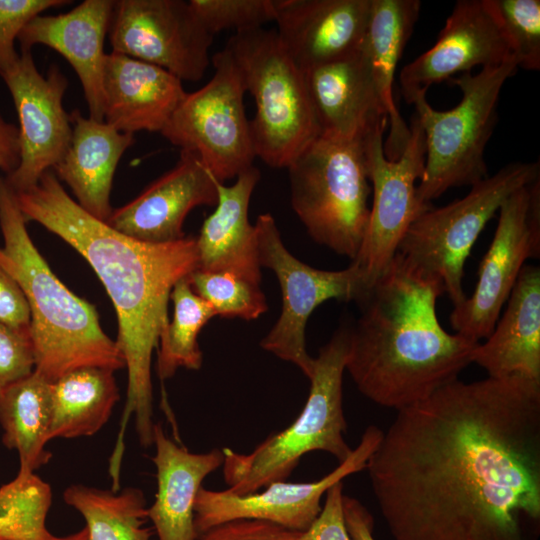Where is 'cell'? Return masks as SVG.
Wrapping results in <instances>:
<instances>
[{"label": "cell", "instance_id": "cell-28", "mask_svg": "<svg viewBox=\"0 0 540 540\" xmlns=\"http://www.w3.org/2000/svg\"><path fill=\"white\" fill-rule=\"evenodd\" d=\"M114 372L83 367L50 382L49 441L92 436L107 423L120 399Z\"/></svg>", "mask_w": 540, "mask_h": 540}, {"label": "cell", "instance_id": "cell-27", "mask_svg": "<svg viewBox=\"0 0 540 540\" xmlns=\"http://www.w3.org/2000/svg\"><path fill=\"white\" fill-rule=\"evenodd\" d=\"M421 9L419 0H372L364 40L372 77L390 131L383 143L384 154L396 160L410 137L393 97L394 78L404 48L414 30Z\"/></svg>", "mask_w": 540, "mask_h": 540}, {"label": "cell", "instance_id": "cell-30", "mask_svg": "<svg viewBox=\"0 0 540 540\" xmlns=\"http://www.w3.org/2000/svg\"><path fill=\"white\" fill-rule=\"evenodd\" d=\"M63 499L84 518L88 540H150L152 536L145 526L147 506L139 488L118 492L74 484L65 489Z\"/></svg>", "mask_w": 540, "mask_h": 540}, {"label": "cell", "instance_id": "cell-17", "mask_svg": "<svg viewBox=\"0 0 540 540\" xmlns=\"http://www.w3.org/2000/svg\"><path fill=\"white\" fill-rule=\"evenodd\" d=\"M218 182L198 155L181 150L173 168L133 200L113 209L105 222L113 229L147 243L181 240L186 237L183 223L189 212L198 206L216 205Z\"/></svg>", "mask_w": 540, "mask_h": 540}, {"label": "cell", "instance_id": "cell-8", "mask_svg": "<svg viewBox=\"0 0 540 540\" xmlns=\"http://www.w3.org/2000/svg\"><path fill=\"white\" fill-rule=\"evenodd\" d=\"M224 48L255 101L250 130L256 157L270 167L287 168L320 135L304 72L276 30L237 32Z\"/></svg>", "mask_w": 540, "mask_h": 540}, {"label": "cell", "instance_id": "cell-42", "mask_svg": "<svg viewBox=\"0 0 540 540\" xmlns=\"http://www.w3.org/2000/svg\"><path fill=\"white\" fill-rule=\"evenodd\" d=\"M20 162L18 127L7 122L0 113V170L12 173Z\"/></svg>", "mask_w": 540, "mask_h": 540}, {"label": "cell", "instance_id": "cell-12", "mask_svg": "<svg viewBox=\"0 0 540 540\" xmlns=\"http://www.w3.org/2000/svg\"><path fill=\"white\" fill-rule=\"evenodd\" d=\"M388 118L383 117L366 136V159L372 186V204L365 233L356 257L352 260L367 286L384 274L397 254L411 224L432 207L416 195L425 165V139L413 116L410 137L396 160L386 158L383 149Z\"/></svg>", "mask_w": 540, "mask_h": 540}, {"label": "cell", "instance_id": "cell-38", "mask_svg": "<svg viewBox=\"0 0 540 540\" xmlns=\"http://www.w3.org/2000/svg\"><path fill=\"white\" fill-rule=\"evenodd\" d=\"M343 489V481H339L326 491L321 512L296 540H351L344 520Z\"/></svg>", "mask_w": 540, "mask_h": 540}, {"label": "cell", "instance_id": "cell-2", "mask_svg": "<svg viewBox=\"0 0 540 540\" xmlns=\"http://www.w3.org/2000/svg\"><path fill=\"white\" fill-rule=\"evenodd\" d=\"M16 194L26 221H34L73 247L93 268L117 314V347L127 369V392L113 450L122 456L131 416L142 447L153 445L151 360L169 322L174 285L197 269L194 237L153 244L131 238L84 209L65 191L53 170Z\"/></svg>", "mask_w": 540, "mask_h": 540}, {"label": "cell", "instance_id": "cell-14", "mask_svg": "<svg viewBox=\"0 0 540 540\" xmlns=\"http://www.w3.org/2000/svg\"><path fill=\"white\" fill-rule=\"evenodd\" d=\"M107 35L112 51L161 67L181 81L200 80L210 65L214 36L189 1L114 0Z\"/></svg>", "mask_w": 540, "mask_h": 540}, {"label": "cell", "instance_id": "cell-16", "mask_svg": "<svg viewBox=\"0 0 540 540\" xmlns=\"http://www.w3.org/2000/svg\"><path fill=\"white\" fill-rule=\"evenodd\" d=\"M383 431L370 425L351 454L330 473L313 482L275 481L262 492L237 495L201 487L194 507L198 535L219 524L253 519L269 522L293 532L305 531L321 512V499L335 483L366 469Z\"/></svg>", "mask_w": 540, "mask_h": 540}, {"label": "cell", "instance_id": "cell-10", "mask_svg": "<svg viewBox=\"0 0 540 540\" xmlns=\"http://www.w3.org/2000/svg\"><path fill=\"white\" fill-rule=\"evenodd\" d=\"M212 63V78L186 93L160 133L181 150L198 155L224 183L253 166L256 155L242 75L226 48L213 56Z\"/></svg>", "mask_w": 540, "mask_h": 540}, {"label": "cell", "instance_id": "cell-9", "mask_svg": "<svg viewBox=\"0 0 540 540\" xmlns=\"http://www.w3.org/2000/svg\"><path fill=\"white\" fill-rule=\"evenodd\" d=\"M540 178L539 162H512L471 186L470 191L443 207L433 206L409 227L397 254L412 268L444 285L454 306L467 296L464 266L486 224L519 188Z\"/></svg>", "mask_w": 540, "mask_h": 540}, {"label": "cell", "instance_id": "cell-26", "mask_svg": "<svg viewBox=\"0 0 540 540\" xmlns=\"http://www.w3.org/2000/svg\"><path fill=\"white\" fill-rule=\"evenodd\" d=\"M70 120L71 142L53 172L70 187L82 209L105 222L113 210L114 174L122 155L134 143V134L84 117L79 109L70 113Z\"/></svg>", "mask_w": 540, "mask_h": 540}, {"label": "cell", "instance_id": "cell-6", "mask_svg": "<svg viewBox=\"0 0 540 540\" xmlns=\"http://www.w3.org/2000/svg\"><path fill=\"white\" fill-rule=\"evenodd\" d=\"M517 70L511 60L450 78L447 83L459 87L462 98L447 111L431 107L426 90L402 93L414 105L425 139L424 171L416 186L421 203L429 205L450 188L473 186L489 176L484 151L496 126L501 89Z\"/></svg>", "mask_w": 540, "mask_h": 540}, {"label": "cell", "instance_id": "cell-21", "mask_svg": "<svg viewBox=\"0 0 540 540\" xmlns=\"http://www.w3.org/2000/svg\"><path fill=\"white\" fill-rule=\"evenodd\" d=\"M102 91L104 122L131 134L161 132L187 93L167 70L114 51L105 57Z\"/></svg>", "mask_w": 540, "mask_h": 540}, {"label": "cell", "instance_id": "cell-36", "mask_svg": "<svg viewBox=\"0 0 540 540\" xmlns=\"http://www.w3.org/2000/svg\"><path fill=\"white\" fill-rule=\"evenodd\" d=\"M67 0H0V72L19 58L15 42L24 26L44 11L64 6Z\"/></svg>", "mask_w": 540, "mask_h": 540}, {"label": "cell", "instance_id": "cell-7", "mask_svg": "<svg viewBox=\"0 0 540 540\" xmlns=\"http://www.w3.org/2000/svg\"><path fill=\"white\" fill-rule=\"evenodd\" d=\"M368 132L355 138L319 135L287 167L291 204L310 237L351 260L370 211Z\"/></svg>", "mask_w": 540, "mask_h": 540}, {"label": "cell", "instance_id": "cell-5", "mask_svg": "<svg viewBox=\"0 0 540 540\" xmlns=\"http://www.w3.org/2000/svg\"><path fill=\"white\" fill-rule=\"evenodd\" d=\"M349 328L340 327L314 358L310 390L298 417L284 430L272 433L250 453L223 448V476L230 493L257 492L284 481L312 451H324L339 463L352 452L344 434L343 374L348 353Z\"/></svg>", "mask_w": 540, "mask_h": 540}, {"label": "cell", "instance_id": "cell-29", "mask_svg": "<svg viewBox=\"0 0 540 540\" xmlns=\"http://www.w3.org/2000/svg\"><path fill=\"white\" fill-rule=\"evenodd\" d=\"M50 422V382L37 371L0 389L2 442L17 451L19 471L35 472L52 457L45 449Z\"/></svg>", "mask_w": 540, "mask_h": 540}, {"label": "cell", "instance_id": "cell-34", "mask_svg": "<svg viewBox=\"0 0 540 540\" xmlns=\"http://www.w3.org/2000/svg\"><path fill=\"white\" fill-rule=\"evenodd\" d=\"M518 68L540 69V1L487 0Z\"/></svg>", "mask_w": 540, "mask_h": 540}, {"label": "cell", "instance_id": "cell-13", "mask_svg": "<svg viewBox=\"0 0 540 540\" xmlns=\"http://www.w3.org/2000/svg\"><path fill=\"white\" fill-rule=\"evenodd\" d=\"M498 214L475 290L450 314L455 333L476 342L492 333L525 262L540 257V178L512 193Z\"/></svg>", "mask_w": 540, "mask_h": 540}, {"label": "cell", "instance_id": "cell-22", "mask_svg": "<svg viewBox=\"0 0 540 540\" xmlns=\"http://www.w3.org/2000/svg\"><path fill=\"white\" fill-rule=\"evenodd\" d=\"M304 75L320 135L363 136L387 117L364 43L353 54L307 70Z\"/></svg>", "mask_w": 540, "mask_h": 540}, {"label": "cell", "instance_id": "cell-3", "mask_svg": "<svg viewBox=\"0 0 540 540\" xmlns=\"http://www.w3.org/2000/svg\"><path fill=\"white\" fill-rule=\"evenodd\" d=\"M445 293L436 277L422 274L396 254L358 303L349 328L345 370L361 394L396 411L425 400L458 379L479 342L448 333L436 313Z\"/></svg>", "mask_w": 540, "mask_h": 540}, {"label": "cell", "instance_id": "cell-25", "mask_svg": "<svg viewBox=\"0 0 540 540\" xmlns=\"http://www.w3.org/2000/svg\"><path fill=\"white\" fill-rule=\"evenodd\" d=\"M506 303L492 333L475 347L472 363L482 367L488 377L540 381L539 266H523Z\"/></svg>", "mask_w": 540, "mask_h": 540}, {"label": "cell", "instance_id": "cell-19", "mask_svg": "<svg viewBox=\"0 0 540 540\" xmlns=\"http://www.w3.org/2000/svg\"><path fill=\"white\" fill-rule=\"evenodd\" d=\"M278 37L303 71L359 50L372 0H273Z\"/></svg>", "mask_w": 540, "mask_h": 540}, {"label": "cell", "instance_id": "cell-41", "mask_svg": "<svg viewBox=\"0 0 540 540\" xmlns=\"http://www.w3.org/2000/svg\"><path fill=\"white\" fill-rule=\"evenodd\" d=\"M345 525L351 540H376L374 517L356 498L343 496Z\"/></svg>", "mask_w": 540, "mask_h": 540}, {"label": "cell", "instance_id": "cell-18", "mask_svg": "<svg viewBox=\"0 0 540 540\" xmlns=\"http://www.w3.org/2000/svg\"><path fill=\"white\" fill-rule=\"evenodd\" d=\"M511 60L508 41L487 0H459L435 44L401 70L402 93L427 91L457 73H471L476 66L494 67Z\"/></svg>", "mask_w": 540, "mask_h": 540}, {"label": "cell", "instance_id": "cell-31", "mask_svg": "<svg viewBox=\"0 0 540 540\" xmlns=\"http://www.w3.org/2000/svg\"><path fill=\"white\" fill-rule=\"evenodd\" d=\"M170 299L173 318L161 331L157 348L156 371L162 381L174 376L179 368H201L203 355L198 335L216 316L211 305L194 292L188 276L174 285Z\"/></svg>", "mask_w": 540, "mask_h": 540}, {"label": "cell", "instance_id": "cell-20", "mask_svg": "<svg viewBox=\"0 0 540 540\" xmlns=\"http://www.w3.org/2000/svg\"><path fill=\"white\" fill-rule=\"evenodd\" d=\"M114 0H85L66 13L38 15L21 30V51L45 45L61 54L76 72L89 109V117L104 121L102 74L104 41Z\"/></svg>", "mask_w": 540, "mask_h": 540}, {"label": "cell", "instance_id": "cell-15", "mask_svg": "<svg viewBox=\"0 0 540 540\" xmlns=\"http://www.w3.org/2000/svg\"><path fill=\"white\" fill-rule=\"evenodd\" d=\"M15 105L19 120L20 162L6 175L7 185L19 193L35 186L41 176L63 158L72 138L70 114L63 106L68 79L56 64L46 76L31 51L0 72Z\"/></svg>", "mask_w": 540, "mask_h": 540}, {"label": "cell", "instance_id": "cell-40", "mask_svg": "<svg viewBox=\"0 0 540 540\" xmlns=\"http://www.w3.org/2000/svg\"><path fill=\"white\" fill-rule=\"evenodd\" d=\"M0 321L14 327L30 328V312L23 292L1 266Z\"/></svg>", "mask_w": 540, "mask_h": 540}, {"label": "cell", "instance_id": "cell-37", "mask_svg": "<svg viewBox=\"0 0 540 540\" xmlns=\"http://www.w3.org/2000/svg\"><path fill=\"white\" fill-rule=\"evenodd\" d=\"M35 369L30 328H19L0 321V389Z\"/></svg>", "mask_w": 540, "mask_h": 540}, {"label": "cell", "instance_id": "cell-39", "mask_svg": "<svg viewBox=\"0 0 540 540\" xmlns=\"http://www.w3.org/2000/svg\"><path fill=\"white\" fill-rule=\"evenodd\" d=\"M300 532L253 519H239L214 526L197 540H296Z\"/></svg>", "mask_w": 540, "mask_h": 540}, {"label": "cell", "instance_id": "cell-32", "mask_svg": "<svg viewBox=\"0 0 540 540\" xmlns=\"http://www.w3.org/2000/svg\"><path fill=\"white\" fill-rule=\"evenodd\" d=\"M51 486L35 472L18 471L0 487V540H59L46 527Z\"/></svg>", "mask_w": 540, "mask_h": 540}, {"label": "cell", "instance_id": "cell-4", "mask_svg": "<svg viewBox=\"0 0 540 540\" xmlns=\"http://www.w3.org/2000/svg\"><path fill=\"white\" fill-rule=\"evenodd\" d=\"M15 192L0 176V266L16 281L30 312L35 371L53 382L83 367L125 368L95 306L71 292L32 242Z\"/></svg>", "mask_w": 540, "mask_h": 540}, {"label": "cell", "instance_id": "cell-35", "mask_svg": "<svg viewBox=\"0 0 540 540\" xmlns=\"http://www.w3.org/2000/svg\"><path fill=\"white\" fill-rule=\"evenodd\" d=\"M189 3L213 36L224 30L237 33L261 28L274 21L273 0H190Z\"/></svg>", "mask_w": 540, "mask_h": 540}, {"label": "cell", "instance_id": "cell-1", "mask_svg": "<svg viewBox=\"0 0 540 540\" xmlns=\"http://www.w3.org/2000/svg\"><path fill=\"white\" fill-rule=\"evenodd\" d=\"M366 470L394 540H532L540 381L459 379L397 411Z\"/></svg>", "mask_w": 540, "mask_h": 540}, {"label": "cell", "instance_id": "cell-33", "mask_svg": "<svg viewBox=\"0 0 540 540\" xmlns=\"http://www.w3.org/2000/svg\"><path fill=\"white\" fill-rule=\"evenodd\" d=\"M188 280L194 292L211 305L216 316L253 320L268 309L260 284L233 273L196 269Z\"/></svg>", "mask_w": 540, "mask_h": 540}, {"label": "cell", "instance_id": "cell-24", "mask_svg": "<svg viewBox=\"0 0 540 540\" xmlns=\"http://www.w3.org/2000/svg\"><path fill=\"white\" fill-rule=\"evenodd\" d=\"M230 186L217 183L214 212L203 222L196 240L197 269L230 272L260 284L261 271L256 231L248 218L251 195L260 179L254 165Z\"/></svg>", "mask_w": 540, "mask_h": 540}, {"label": "cell", "instance_id": "cell-43", "mask_svg": "<svg viewBox=\"0 0 540 540\" xmlns=\"http://www.w3.org/2000/svg\"><path fill=\"white\" fill-rule=\"evenodd\" d=\"M59 540H88L87 529L84 527L76 533L60 537Z\"/></svg>", "mask_w": 540, "mask_h": 540}, {"label": "cell", "instance_id": "cell-11", "mask_svg": "<svg viewBox=\"0 0 540 540\" xmlns=\"http://www.w3.org/2000/svg\"><path fill=\"white\" fill-rule=\"evenodd\" d=\"M254 227L260 266L274 272L282 291L281 314L260 346L296 365L309 379L314 358L306 350L305 328L312 312L330 299L358 304L370 288L352 263L345 269L328 271L297 259L283 244L270 213L260 214Z\"/></svg>", "mask_w": 540, "mask_h": 540}, {"label": "cell", "instance_id": "cell-23", "mask_svg": "<svg viewBox=\"0 0 540 540\" xmlns=\"http://www.w3.org/2000/svg\"><path fill=\"white\" fill-rule=\"evenodd\" d=\"M157 491L147 507L158 540H197L195 500L203 480L222 466V449L192 453L165 433L161 423L153 429Z\"/></svg>", "mask_w": 540, "mask_h": 540}]
</instances>
